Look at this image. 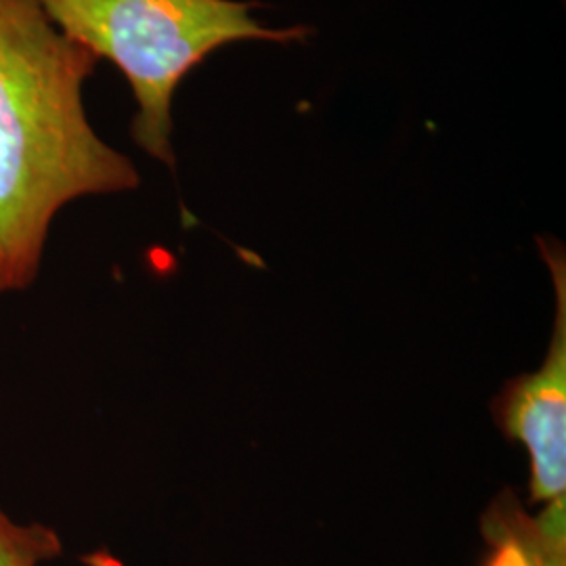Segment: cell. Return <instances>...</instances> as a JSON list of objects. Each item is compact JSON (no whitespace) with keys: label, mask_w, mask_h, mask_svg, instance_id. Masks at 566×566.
I'll list each match as a JSON object with an SVG mask.
<instances>
[{"label":"cell","mask_w":566,"mask_h":566,"mask_svg":"<svg viewBox=\"0 0 566 566\" xmlns=\"http://www.w3.org/2000/svg\"><path fill=\"white\" fill-rule=\"evenodd\" d=\"M55 528L42 523H15L0 507V566H41L61 556Z\"/></svg>","instance_id":"cell-4"},{"label":"cell","mask_w":566,"mask_h":566,"mask_svg":"<svg viewBox=\"0 0 566 566\" xmlns=\"http://www.w3.org/2000/svg\"><path fill=\"white\" fill-rule=\"evenodd\" d=\"M495 554L489 560V566H526L516 547L510 546L506 542H493Z\"/></svg>","instance_id":"cell-5"},{"label":"cell","mask_w":566,"mask_h":566,"mask_svg":"<svg viewBox=\"0 0 566 566\" xmlns=\"http://www.w3.org/2000/svg\"><path fill=\"white\" fill-rule=\"evenodd\" d=\"M67 39L112 61L128 82L137 112L133 142L175 168V93L208 55L240 41H304L303 25L271 30L240 0H36Z\"/></svg>","instance_id":"cell-2"},{"label":"cell","mask_w":566,"mask_h":566,"mask_svg":"<svg viewBox=\"0 0 566 566\" xmlns=\"http://www.w3.org/2000/svg\"><path fill=\"white\" fill-rule=\"evenodd\" d=\"M554 287L556 322L544 365L512 380L500 405V424L531 455V502L566 497V269L565 256L544 245Z\"/></svg>","instance_id":"cell-3"},{"label":"cell","mask_w":566,"mask_h":566,"mask_svg":"<svg viewBox=\"0 0 566 566\" xmlns=\"http://www.w3.org/2000/svg\"><path fill=\"white\" fill-rule=\"evenodd\" d=\"M97 63L36 0H0V294L36 282L61 208L142 185L86 116Z\"/></svg>","instance_id":"cell-1"}]
</instances>
